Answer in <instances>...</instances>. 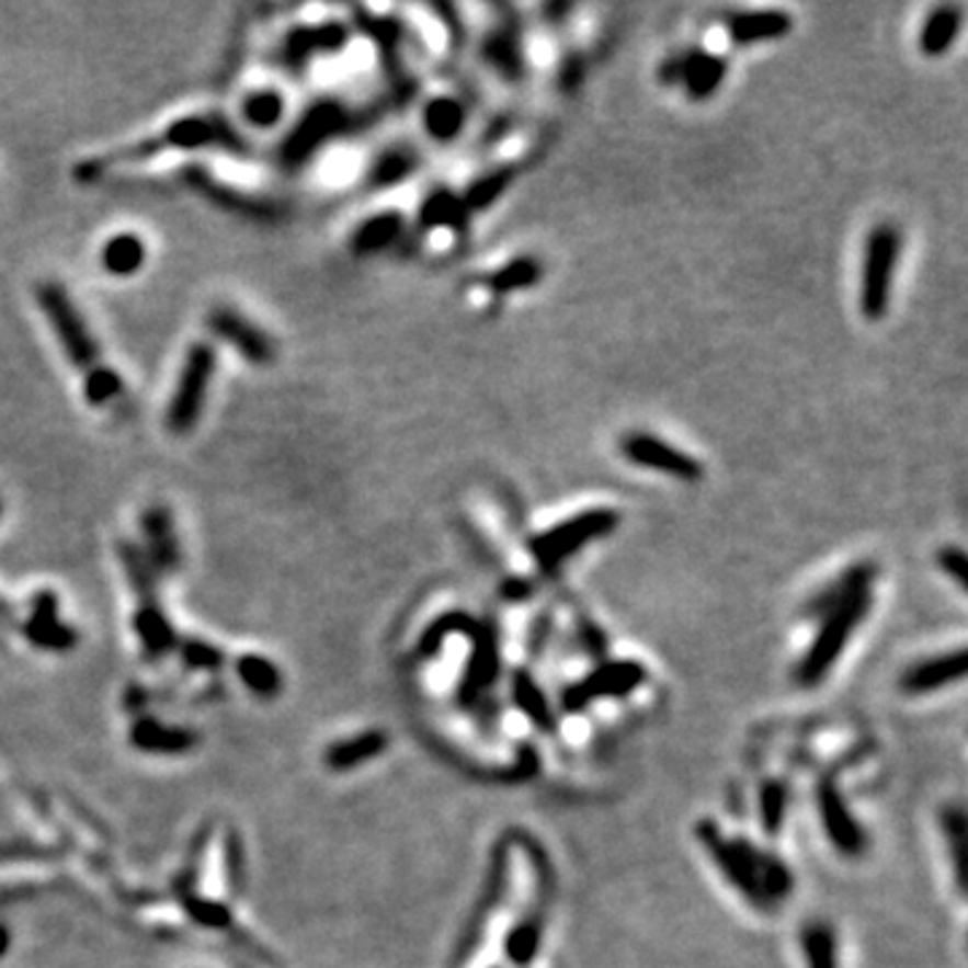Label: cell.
Wrapping results in <instances>:
<instances>
[{"instance_id": "obj_19", "label": "cell", "mask_w": 968, "mask_h": 968, "mask_svg": "<svg viewBox=\"0 0 968 968\" xmlns=\"http://www.w3.org/2000/svg\"><path fill=\"white\" fill-rule=\"evenodd\" d=\"M129 740L138 751L148 753H186L197 745L200 738L192 729L183 727H164L157 718H140L129 729Z\"/></svg>"}, {"instance_id": "obj_41", "label": "cell", "mask_w": 968, "mask_h": 968, "mask_svg": "<svg viewBox=\"0 0 968 968\" xmlns=\"http://www.w3.org/2000/svg\"><path fill=\"white\" fill-rule=\"evenodd\" d=\"M679 76H681V55L664 59L662 68H659V79H662L664 84H679Z\"/></svg>"}, {"instance_id": "obj_28", "label": "cell", "mask_w": 968, "mask_h": 968, "mask_svg": "<svg viewBox=\"0 0 968 968\" xmlns=\"http://www.w3.org/2000/svg\"><path fill=\"white\" fill-rule=\"evenodd\" d=\"M124 394V377L111 364H100L98 369L81 377V396L92 409L109 407Z\"/></svg>"}, {"instance_id": "obj_26", "label": "cell", "mask_w": 968, "mask_h": 968, "mask_svg": "<svg viewBox=\"0 0 968 968\" xmlns=\"http://www.w3.org/2000/svg\"><path fill=\"white\" fill-rule=\"evenodd\" d=\"M240 114L251 127L272 129L281 124V118L285 114V98L272 87L253 89V92H248L246 98H242Z\"/></svg>"}, {"instance_id": "obj_12", "label": "cell", "mask_w": 968, "mask_h": 968, "mask_svg": "<svg viewBox=\"0 0 968 968\" xmlns=\"http://www.w3.org/2000/svg\"><path fill=\"white\" fill-rule=\"evenodd\" d=\"M140 533L146 538V560L151 570H170L181 568V544H178L175 533V520H172L170 509L159 506H146L140 514Z\"/></svg>"}, {"instance_id": "obj_9", "label": "cell", "mask_w": 968, "mask_h": 968, "mask_svg": "<svg viewBox=\"0 0 968 968\" xmlns=\"http://www.w3.org/2000/svg\"><path fill=\"white\" fill-rule=\"evenodd\" d=\"M622 455L629 463L644 468H654V471L668 474V477L681 479V482H697L703 479V466L699 460H694L692 455L681 453L673 444L662 442V439L651 436V433H627L622 439Z\"/></svg>"}, {"instance_id": "obj_13", "label": "cell", "mask_w": 968, "mask_h": 968, "mask_svg": "<svg viewBox=\"0 0 968 968\" xmlns=\"http://www.w3.org/2000/svg\"><path fill=\"white\" fill-rule=\"evenodd\" d=\"M818 801H821L823 829H827L829 840L834 842L836 851L845 855H858L864 851V831L853 821L851 810L842 801V794L834 781H823L821 792H818Z\"/></svg>"}, {"instance_id": "obj_34", "label": "cell", "mask_w": 968, "mask_h": 968, "mask_svg": "<svg viewBox=\"0 0 968 968\" xmlns=\"http://www.w3.org/2000/svg\"><path fill=\"white\" fill-rule=\"evenodd\" d=\"M512 181V172L501 170V172H490V175H482L471 189H468V197L463 200L466 210H482V207L492 205L498 197H501L503 189L509 186Z\"/></svg>"}, {"instance_id": "obj_20", "label": "cell", "mask_w": 968, "mask_h": 968, "mask_svg": "<svg viewBox=\"0 0 968 968\" xmlns=\"http://www.w3.org/2000/svg\"><path fill=\"white\" fill-rule=\"evenodd\" d=\"M403 231V218L401 213L396 210H385L377 213V216L366 218L355 227L353 237H350V251L355 257H374V253H383L388 251L390 246L399 242Z\"/></svg>"}, {"instance_id": "obj_40", "label": "cell", "mask_w": 968, "mask_h": 968, "mask_svg": "<svg viewBox=\"0 0 968 968\" xmlns=\"http://www.w3.org/2000/svg\"><path fill=\"white\" fill-rule=\"evenodd\" d=\"M966 555H964V549H958V546H947V549H942L939 551V566H942V570L944 573H949L953 576V581L958 587H964L966 590Z\"/></svg>"}, {"instance_id": "obj_27", "label": "cell", "mask_w": 968, "mask_h": 968, "mask_svg": "<svg viewBox=\"0 0 968 968\" xmlns=\"http://www.w3.org/2000/svg\"><path fill=\"white\" fill-rule=\"evenodd\" d=\"M237 675L240 681L251 688L253 694L261 699H272L281 694L283 688V675L270 659L259 657V654H246L237 662Z\"/></svg>"}, {"instance_id": "obj_6", "label": "cell", "mask_w": 968, "mask_h": 968, "mask_svg": "<svg viewBox=\"0 0 968 968\" xmlns=\"http://www.w3.org/2000/svg\"><path fill=\"white\" fill-rule=\"evenodd\" d=\"M616 525H619V514L611 512V509H592V512L570 516V520L533 538L531 551L544 568H555L566 562L570 555L584 549L587 544L608 536L611 531H616Z\"/></svg>"}, {"instance_id": "obj_23", "label": "cell", "mask_w": 968, "mask_h": 968, "mask_svg": "<svg viewBox=\"0 0 968 968\" xmlns=\"http://www.w3.org/2000/svg\"><path fill=\"white\" fill-rule=\"evenodd\" d=\"M960 22H964V16H960V11L955 9V5H942V9H936L934 14L925 20L923 30H920V52L929 57L944 55V52L953 46V41L958 38Z\"/></svg>"}, {"instance_id": "obj_15", "label": "cell", "mask_w": 968, "mask_h": 968, "mask_svg": "<svg viewBox=\"0 0 968 968\" xmlns=\"http://www.w3.org/2000/svg\"><path fill=\"white\" fill-rule=\"evenodd\" d=\"M966 673V651H949V654H939L934 659H925V662L912 664L904 675H901V688L907 694H929L936 688L955 684V681L964 679Z\"/></svg>"}, {"instance_id": "obj_29", "label": "cell", "mask_w": 968, "mask_h": 968, "mask_svg": "<svg viewBox=\"0 0 968 968\" xmlns=\"http://www.w3.org/2000/svg\"><path fill=\"white\" fill-rule=\"evenodd\" d=\"M542 272H544L542 264H538L536 259L522 257L503 264L498 272H492V275L487 277V285H490L496 294H512V291H522L536 285L542 281Z\"/></svg>"}, {"instance_id": "obj_1", "label": "cell", "mask_w": 968, "mask_h": 968, "mask_svg": "<svg viewBox=\"0 0 968 968\" xmlns=\"http://www.w3.org/2000/svg\"><path fill=\"white\" fill-rule=\"evenodd\" d=\"M200 148H218L227 153H248V140L240 129L224 114H197L181 116L170 122L159 135L143 138L138 143L118 148V151L100 153L76 164V181L92 183L103 178L111 168L129 162H148L164 151H200Z\"/></svg>"}, {"instance_id": "obj_38", "label": "cell", "mask_w": 968, "mask_h": 968, "mask_svg": "<svg viewBox=\"0 0 968 968\" xmlns=\"http://www.w3.org/2000/svg\"><path fill=\"white\" fill-rule=\"evenodd\" d=\"M181 657L189 668L197 670H218L224 664V654L216 646L205 644V640H183Z\"/></svg>"}, {"instance_id": "obj_43", "label": "cell", "mask_w": 968, "mask_h": 968, "mask_svg": "<svg viewBox=\"0 0 968 968\" xmlns=\"http://www.w3.org/2000/svg\"><path fill=\"white\" fill-rule=\"evenodd\" d=\"M0 514H3V501H0Z\"/></svg>"}, {"instance_id": "obj_17", "label": "cell", "mask_w": 968, "mask_h": 968, "mask_svg": "<svg viewBox=\"0 0 968 968\" xmlns=\"http://www.w3.org/2000/svg\"><path fill=\"white\" fill-rule=\"evenodd\" d=\"M146 259L148 246L135 231H118V235L109 237L98 253L100 266L111 277H135L146 266Z\"/></svg>"}, {"instance_id": "obj_2", "label": "cell", "mask_w": 968, "mask_h": 968, "mask_svg": "<svg viewBox=\"0 0 968 968\" xmlns=\"http://www.w3.org/2000/svg\"><path fill=\"white\" fill-rule=\"evenodd\" d=\"M216 369L218 355L210 342L189 344L181 372L175 377V390L164 409V428L172 436H189L200 425Z\"/></svg>"}, {"instance_id": "obj_7", "label": "cell", "mask_w": 968, "mask_h": 968, "mask_svg": "<svg viewBox=\"0 0 968 968\" xmlns=\"http://www.w3.org/2000/svg\"><path fill=\"white\" fill-rule=\"evenodd\" d=\"M899 231L890 224L872 229L866 240L864 283H861V310L869 320L882 318L888 312L890 285H893L896 259H899Z\"/></svg>"}, {"instance_id": "obj_22", "label": "cell", "mask_w": 968, "mask_h": 968, "mask_svg": "<svg viewBox=\"0 0 968 968\" xmlns=\"http://www.w3.org/2000/svg\"><path fill=\"white\" fill-rule=\"evenodd\" d=\"M872 579H875V568H872V566H855V568L847 570V573L842 576V579H836L834 584H829L827 590L818 592V595L810 600V608H807V611H810L812 616H818V614L827 616L829 611H834L836 605L845 603L847 597H853V595H858V592L869 590Z\"/></svg>"}, {"instance_id": "obj_16", "label": "cell", "mask_w": 968, "mask_h": 968, "mask_svg": "<svg viewBox=\"0 0 968 968\" xmlns=\"http://www.w3.org/2000/svg\"><path fill=\"white\" fill-rule=\"evenodd\" d=\"M727 79V62L724 57L710 55V52L692 49L681 55V76L679 84H684L686 94L694 100H708L718 92V87Z\"/></svg>"}, {"instance_id": "obj_4", "label": "cell", "mask_w": 968, "mask_h": 968, "mask_svg": "<svg viewBox=\"0 0 968 968\" xmlns=\"http://www.w3.org/2000/svg\"><path fill=\"white\" fill-rule=\"evenodd\" d=\"M869 608H872V592L864 590L858 592V595L847 597L845 603L836 605L834 611H829L821 635H818L816 644L810 646V651H807L799 664L797 679L801 686L818 684V681L829 673L831 664L836 662V657L845 651L855 627L866 619Z\"/></svg>"}, {"instance_id": "obj_10", "label": "cell", "mask_w": 968, "mask_h": 968, "mask_svg": "<svg viewBox=\"0 0 968 968\" xmlns=\"http://www.w3.org/2000/svg\"><path fill=\"white\" fill-rule=\"evenodd\" d=\"M348 46V27L342 22H323V25H299L288 30L281 46V62L291 73H305L310 62L320 55H337Z\"/></svg>"}, {"instance_id": "obj_5", "label": "cell", "mask_w": 968, "mask_h": 968, "mask_svg": "<svg viewBox=\"0 0 968 968\" xmlns=\"http://www.w3.org/2000/svg\"><path fill=\"white\" fill-rule=\"evenodd\" d=\"M350 129H355V116L350 114L348 105L337 103V100H318L305 111L296 127L285 135V140L281 143V162L288 170L301 168L318 153L320 146L340 138Z\"/></svg>"}, {"instance_id": "obj_33", "label": "cell", "mask_w": 968, "mask_h": 968, "mask_svg": "<svg viewBox=\"0 0 968 968\" xmlns=\"http://www.w3.org/2000/svg\"><path fill=\"white\" fill-rule=\"evenodd\" d=\"M944 829H947L949 847H953V858H955V877H958L960 890L966 885V816L960 807H949L944 812Z\"/></svg>"}, {"instance_id": "obj_14", "label": "cell", "mask_w": 968, "mask_h": 968, "mask_svg": "<svg viewBox=\"0 0 968 968\" xmlns=\"http://www.w3.org/2000/svg\"><path fill=\"white\" fill-rule=\"evenodd\" d=\"M25 635L30 644L49 651H68L76 646V633L59 622L57 595L55 592H38L33 600V614H30Z\"/></svg>"}, {"instance_id": "obj_39", "label": "cell", "mask_w": 968, "mask_h": 968, "mask_svg": "<svg viewBox=\"0 0 968 968\" xmlns=\"http://www.w3.org/2000/svg\"><path fill=\"white\" fill-rule=\"evenodd\" d=\"M516 688H520V692H516V697H520L522 708H525L527 716H531L533 721H538V724H549V713H546V703L542 699V694L536 692V686L527 684V679H520V681H516Z\"/></svg>"}, {"instance_id": "obj_25", "label": "cell", "mask_w": 968, "mask_h": 968, "mask_svg": "<svg viewBox=\"0 0 968 968\" xmlns=\"http://www.w3.org/2000/svg\"><path fill=\"white\" fill-rule=\"evenodd\" d=\"M414 168H418V157L409 148H388V151H383L372 162L366 183L372 189H390L396 183L407 181Z\"/></svg>"}, {"instance_id": "obj_24", "label": "cell", "mask_w": 968, "mask_h": 968, "mask_svg": "<svg viewBox=\"0 0 968 968\" xmlns=\"http://www.w3.org/2000/svg\"><path fill=\"white\" fill-rule=\"evenodd\" d=\"M466 124V111L453 98H436L423 109V127L433 140L447 143L460 135Z\"/></svg>"}, {"instance_id": "obj_42", "label": "cell", "mask_w": 968, "mask_h": 968, "mask_svg": "<svg viewBox=\"0 0 968 968\" xmlns=\"http://www.w3.org/2000/svg\"><path fill=\"white\" fill-rule=\"evenodd\" d=\"M9 947H11V934H9V929H5V925L0 923V958H3V955L9 953Z\"/></svg>"}, {"instance_id": "obj_18", "label": "cell", "mask_w": 968, "mask_h": 968, "mask_svg": "<svg viewBox=\"0 0 968 968\" xmlns=\"http://www.w3.org/2000/svg\"><path fill=\"white\" fill-rule=\"evenodd\" d=\"M788 33H792V16L786 11H740L729 16V35L738 46L777 41Z\"/></svg>"}, {"instance_id": "obj_31", "label": "cell", "mask_w": 968, "mask_h": 968, "mask_svg": "<svg viewBox=\"0 0 968 968\" xmlns=\"http://www.w3.org/2000/svg\"><path fill=\"white\" fill-rule=\"evenodd\" d=\"M542 931H544V923L538 914L520 920L506 939L509 960H512V964H516V966L531 964L538 953V944H542Z\"/></svg>"}, {"instance_id": "obj_11", "label": "cell", "mask_w": 968, "mask_h": 968, "mask_svg": "<svg viewBox=\"0 0 968 968\" xmlns=\"http://www.w3.org/2000/svg\"><path fill=\"white\" fill-rule=\"evenodd\" d=\"M644 679H646L644 668L635 662L605 664V668H600L592 675H587L581 684L568 688L566 708L581 710V708H587L590 703H595V699L622 697V694L633 692L635 686L644 684Z\"/></svg>"}, {"instance_id": "obj_8", "label": "cell", "mask_w": 968, "mask_h": 968, "mask_svg": "<svg viewBox=\"0 0 968 968\" xmlns=\"http://www.w3.org/2000/svg\"><path fill=\"white\" fill-rule=\"evenodd\" d=\"M207 329L224 344H229L235 353H240L248 364L270 366L277 358V342L266 329H261L257 320L235 307L221 305L207 312Z\"/></svg>"}, {"instance_id": "obj_36", "label": "cell", "mask_w": 968, "mask_h": 968, "mask_svg": "<svg viewBox=\"0 0 968 968\" xmlns=\"http://www.w3.org/2000/svg\"><path fill=\"white\" fill-rule=\"evenodd\" d=\"M487 57L496 68L506 70L509 76L520 73V46H516L514 35H496V38L487 41Z\"/></svg>"}, {"instance_id": "obj_35", "label": "cell", "mask_w": 968, "mask_h": 968, "mask_svg": "<svg viewBox=\"0 0 968 968\" xmlns=\"http://www.w3.org/2000/svg\"><path fill=\"white\" fill-rule=\"evenodd\" d=\"M186 912L197 920L202 929L221 931L231 925V912L224 904H218V901L197 899V896H194V899H186Z\"/></svg>"}, {"instance_id": "obj_32", "label": "cell", "mask_w": 968, "mask_h": 968, "mask_svg": "<svg viewBox=\"0 0 968 968\" xmlns=\"http://www.w3.org/2000/svg\"><path fill=\"white\" fill-rule=\"evenodd\" d=\"M801 944H805L807 968H836V942L827 925L812 923L801 934Z\"/></svg>"}, {"instance_id": "obj_3", "label": "cell", "mask_w": 968, "mask_h": 968, "mask_svg": "<svg viewBox=\"0 0 968 968\" xmlns=\"http://www.w3.org/2000/svg\"><path fill=\"white\" fill-rule=\"evenodd\" d=\"M35 299H38L41 312L46 315L52 326V334L57 337L59 348L68 355L70 364L76 366V372L84 377L87 372L98 369L100 364H105L103 355H100V344L94 340V334L89 331L84 315L76 307L73 296L68 294L65 285L55 281H46L38 285L35 291Z\"/></svg>"}, {"instance_id": "obj_37", "label": "cell", "mask_w": 968, "mask_h": 968, "mask_svg": "<svg viewBox=\"0 0 968 968\" xmlns=\"http://www.w3.org/2000/svg\"><path fill=\"white\" fill-rule=\"evenodd\" d=\"M783 812H786V792H783L781 783H767L762 792V821L770 834L781 831Z\"/></svg>"}, {"instance_id": "obj_30", "label": "cell", "mask_w": 968, "mask_h": 968, "mask_svg": "<svg viewBox=\"0 0 968 968\" xmlns=\"http://www.w3.org/2000/svg\"><path fill=\"white\" fill-rule=\"evenodd\" d=\"M463 216H466V205L453 192H447V189L428 194L423 207H420V224L425 229L457 227L463 221Z\"/></svg>"}, {"instance_id": "obj_21", "label": "cell", "mask_w": 968, "mask_h": 968, "mask_svg": "<svg viewBox=\"0 0 968 968\" xmlns=\"http://www.w3.org/2000/svg\"><path fill=\"white\" fill-rule=\"evenodd\" d=\"M388 742H390V738L388 734L379 732V729H372V732H364V734H355V738L334 742V745L326 751V764L337 772L353 770V767H358V764H366V762H372V759H377L379 753L388 748Z\"/></svg>"}]
</instances>
